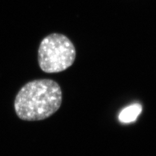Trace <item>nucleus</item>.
Listing matches in <instances>:
<instances>
[{
    "instance_id": "obj_3",
    "label": "nucleus",
    "mask_w": 156,
    "mask_h": 156,
    "mask_svg": "<svg viewBox=\"0 0 156 156\" xmlns=\"http://www.w3.org/2000/svg\"><path fill=\"white\" fill-rule=\"evenodd\" d=\"M142 109V105L139 104H134L126 107L120 113L119 117L120 122L124 124L133 122L141 113Z\"/></svg>"
},
{
    "instance_id": "obj_1",
    "label": "nucleus",
    "mask_w": 156,
    "mask_h": 156,
    "mask_svg": "<svg viewBox=\"0 0 156 156\" xmlns=\"http://www.w3.org/2000/svg\"><path fill=\"white\" fill-rule=\"evenodd\" d=\"M62 101V90L56 81L36 80L28 82L19 90L14 100V109L22 120H41L56 113Z\"/></svg>"
},
{
    "instance_id": "obj_2",
    "label": "nucleus",
    "mask_w": 156,
    "mask_h": 156,
    "mask_svg": "<svg viewBox=\"0 0 156 156\" xmlns=\"http://www.w3.org/2000/svg\"><path fill=\"white\" fill-rule=\"evenodd\" d=\"M76 50L72 42L60 33H52L42 39L38 51L41 69L46 73L65 71L75 61Z\"/></svg>"
}]
</instances>
